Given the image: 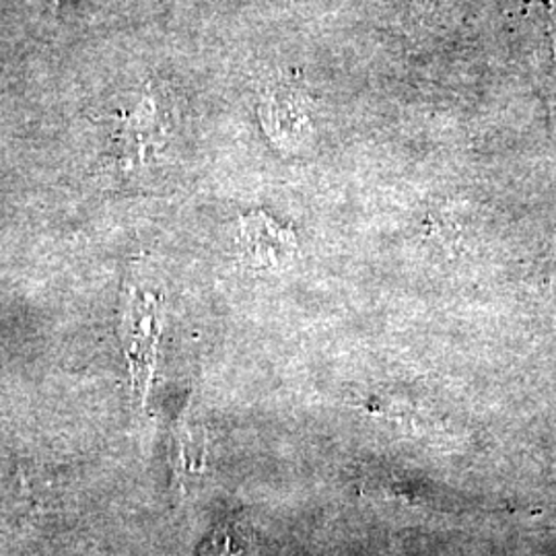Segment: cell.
I'll use <instances>...</instances> for the list:
<instances>
[{
	"instance_id": "1",
	"label": "cell",
	"mask_w": 556,
	"mask_h": 556,
	"mask_svg": "<svg viewBox=\"0 0 556 556\" xmlns=\"http://www.w3.org/2000/svg\"><path fill=\"white\" fill-rule=\"evenodd\" d=\"M160 340V307L155 301L132 303L126 314V355L135 379V392L142 400L153 376L155 349Z\"/></svg>"
},
{
	"instance_id": "2",
	"label": "cell",
	"mask_w": 556,
	"mask_h": 556,
	"mask_svg": "<svg viewBox=\"0 0 556 556\" xmlns=\"http://www.w3.org/2000/svg\"><path fill=\"white\" fill-rule=\"evenodd\" d=\"M208 438L194 422H179L169 438V464L178 489L186 491L206 472Z\"/></svg>"
},
{
	"instance_id": "3",
	"label": "cell",
	"mask_w": 556,
	"mask_h": 556,
	"mask_svg": "<svg viewBox=\"0 0 556 556\" xmlns=\"http://www.w3.org/2000/svg\"><path fill=\"white\" fill-rule=\"evenodd\" d=\"M161 140L160 119L155 101L144 100L139 108L122 118L118 144L122 163L126 167L142 165L147 153L157 149Z\"/></svg>"
},
{
	"instance_id": "4",
	"label": "cell",
	"mask_w": 556,
	"mask_h": 556,
	"mask_svg": "<svg viewBox=\"0 0 556 556\" xmlns=\"http://www.w3.org/2000/svg\"><path fill=\"white\" fill-rule=\"evenodd\" d=\"M239 241L245 258L252 264H275L277 260L285 258L289 248L293 245V239L278 229L275 220L268 219L264 213H252L250 217L241 219L239 225Z\"/></svg>"
},
{
	"instance_id": "5",
	"label": "cell",
	"mask_w": 556,
	"mask_h": 556,
	"mask_svg": "<svg viewBox=\"0 0 556 556\" xmlns=\"http://www.w3.org/2000/svg\"><path fill=\"white\" fill-rule=\"evenodd\" d=\"M36 509L34 491L17 466H0V534L23 528Z\"/></svg>"
}]
</instances>
